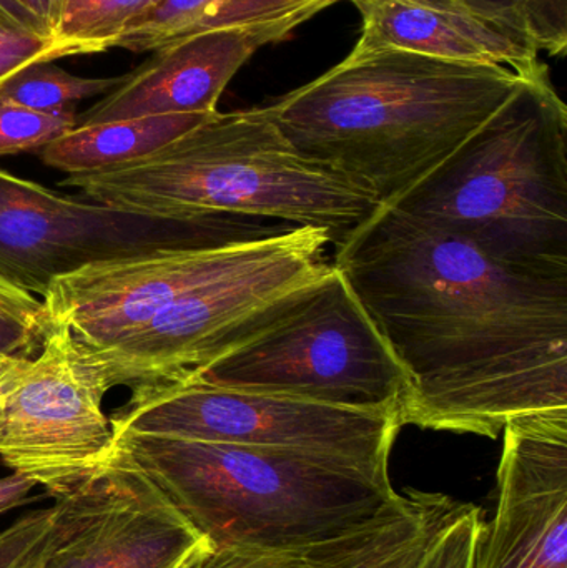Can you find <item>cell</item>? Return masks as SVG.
<instances>
[{"mask_svg":"<svg viewBox=\"0 0 567 568\" xmlns=\"http://www.w3.org/2000/svg\"><path fill=\"white\" fill-rule=\"evenodd\" d=\"M332 263L408 377L402 426L496 439L567 409V276L503 265L385 205Z\"/></svg>","mask_w":567,"mask_h":568,"instance_id":"1","label":"cell"},{"mask_svg":"<svg viewBox=\"0 0 567 568\" xmlns=\"http://www.w3.org/2000/svg\"><path fill=\"white\" fill-rule=\"evenodd\" d=\"M528 73L355 45L269 109L302 155L389 206L485 125Z\"/></svg>","mask_w":567,"mask_h":568,"instance_id":"2","label":"cell"},{"mask_svg":"<svg viewBox=\"0 0 567 568\" xmlns=\"http://www.w3.org/2000/svg\"><path fill=\"white\" fill-rule=\"evenodd\" d=\"M215 550L308 552L365 529L398 497L389 474L300 450L115 434Z\"/></svg>","mask_w":567,"mask_h":568,"instance_id":"3","label":"cell"},{"mask_svg":"<svg viewBox=\"0 0 567 568\" xmlns=\"http://www.w3.org/2000/svg\"><path fill=\"white\" fill-rule=\"evenodd\" d=\"M102 205L172 220H276L325 230L338 246L379 203L298 152L269 106L213 113L152 155L60 182Z\"/></svg>","mask_w":567,"mask_h":568,"instance_id":"4","label":"cell"},{"mask_svg":"<svg viewBox=\"0 0 567 568\" xmlns=\"http://www.w3.org/2000/svg\"><path fill=\"white\" fill-rule=\"evenodd\" d=\"M389 206L503 265L567 276V106L548 67Z\"/></svg>","mask_w":567,"mask_h":568,"instance_id":"5","label":"cell"},{"mask_svg":"<svg viewBox=\"0 0 567 568\" xmlns=\"http://www.w3.org/2000/svg\"><path fill=\"white\" fill-rule=\"evenodd\" d=\"M192 379L398 416L409 393L402 364L333 263Z\"/></svg>","mask_w":567,"mask_h":568,"instance_id":"6","label":"cell"},{"mask_svg":"<svg viewBox=\"0 0 567 568\" xmlns=\"http://www.w3.org/2000/svg\"><path fill=\"white\" fill-rule=\"evenodd\" d=\"M325 230L290 226L265 235L232 272L200 284L105 349L83 353L107 390L192 379L266 311L330 268Z\"/></svg>","mask_w":567,"mask_h":568,"instance_id":"7","label":"cell"},{"mask_svg":"<svg viewBox=\"0 0 567 568\" xmlns=\"http://www.w3.org/2000/svg\"><path fill=\"white\" fill-rule=\"evenodd\" d=\"M113 434L300 450L389 474L402 429L392 410L356 409L186 379L139 387L110 417Z\"/></svg>","mask_w":567,"mask_h":568,"instance_id":"8","label":"cell"},{"mask_svg":"<svg viewBox=\"0 0 567 568\" xmlns=\"http://www.w3.org/2000/svg\"><path fill=\"white\" fill-rule=\"evenodd\" d=\"M242 220H172L57 195L0 170V278L45 296L60 276L160 250L213 245L266 233Z\"/></svg>","mask_w":567,"mask_h":568,"instance_id":"9","label":"cell"},{"mask_svg":"<svg viewBox=\"0 0 567 568\" xmlns=\"http://www.w3.org/2000/svg\"><path fill=\"white\" fill-rule=\"evenodd\" d=\"M109 393L63 324L23 364L0 404V460L13 474L63 496L99 473L115 450Z\"/></svg>","mask_w":567,"mask_h":568,"instance_id":"10","label":"cell"},{"mask_svg":"<svg viewBox=\"0 0 567 568\" xmlns=\"http://www.w3.org/2000/svg\"><path fill=\"white\" fill-rule=\"evenodd\" d=\"M209 540L119 450L57 497L37 568H190Z\"/></svg>","mask_w":567,"mask_h":568,"instance_id":"11","label":"cell"},{"mask_svg":"<svg viewBox=\"0 0 567 568\" xmlns=\"http://www.w3.org/2000/svg\"><path fill=\"white\" fill-rule=\"evenodd\" d=\"M495 516L473 568H567V409L503 429Z\"/></svg>","mask_w":567,"mask_h":568,"instance_id":"12","label":"cell"},{"mask_svg":"<svg viewBox=\"0 0 567 568\" xmlns=\"http://www.w3.org/2000/svg\"><path fill=\"white\" fill-rule=\"evenodd\" d=\"M282 27H243L199 33L153 50L152 55L95 105L77 115V125L142 116L212 115L240 69L260 47L290 36Z\"/></svg>","mask_w":567,"mask_h":568,"instance_id":"13","label":"cell"},{"mask_svg":"<svg viewBox=\"0 0 567 568\" xmlns=\"http://www.w3.org/2000/svg\"><path fill=\"white\" fill-rule=\"evenodd\" d=\"M362 17L360 49H398L528 73L541 63L533 43L466 13L423 0H350Z\"/></svg>","mask_w":567,"mask_h":568,"instance_id":"14","label":"cell"},{"mask_svg":"<svg viewBox=\"0 0 567 568\" xmlns=\"http://www.w3.org/2000/svg\"><path fill=\"white\" fill-rule=\"evenodd\" d=\"M456 506L445 494H398L365 529L313 550L308 568H415Z\"/></svg>","mask_w":567,"mask_h":568,"instance_id":"15","label":"cell"},{"mask_svg":"<svg viewBox=\"0 0 567 568\" xmlns=\"http://www.w3.org/2000/svg\"><path fill=\"white\" fill-rule=\"evenodd\" d=\"M340 0H160L117 40L115 49L153 52L179 40L222 29L293 30Z\"/></svg>","mask_w":567,"mask_h":568,"instance_id":"16","label":"cell"},{"mask_svg":"<svg viewBox=\"0 0 567 568\" xmlns=\"http://www.w3.org/2000/svg\"><path fill=\"white\" fill-rule=\"evenodd\" d=\"M212 115L185 113L77 125L39 150L40 160L67 175L119 169L152 155Z\"/></svg>","mask_w":567,"mask_h":568,"instance_id":"17","label":"cell"},{"mask_svg":"<svg viewBox=\"0 0 567 568\" xmlns=\"http://www.w3.org/2000/svg\"><path fill=\"white\" fill-rule=\"evenodd\" d=\"M466 13L528 40L538 52L567 49V0H423Z\"/></svg>","mask_w":567,"mask_h":568,"instance_id":"18","label":"cell"},{"mask_svg":"<svg viewBox=\"0 0 567 568\" xmlns=\"http://www.w3.org/2000/svg\"><path fill=\"white\" fill-rule=\"evenodd\" d=\"M160 0H65L53 39L67 55L115 49L117 40Z\"/></svg>","mask_w":567,"mask_h":568,"instance_id":"19","label":"cell"},{"mask_svg":"<svg viewBox=\"0 0 567 568\" xmlns=\"http://www.w3.org/2000/svg\"><path fill=\"white\" fill-rule=\"evenodd\" d=\"M120 77L73 75L52 62H37L13 73L0 85V102L43 113L70 112L77 103L112 92Z\"/></svg>","mask_w":567,"mask_h":568,"instance_id":"20","label":"cell"},{"mask_svg":"<svg viewBox=\"0 0 567 568\" xmlns=\"http://www.w3.org/2000/svg\"><path fill=\"white\" fill-rule=\"evenodd\" d=\"M52 329L43 300L0 278V356L32 359Z\"/></svg>","mask_w":567,"mask_h":568,"instance_id":"21","label":"cell"},{"mask_svg":"<svg viewBox=\"0 0 567 568\" xmlns=\"http://www.w3.org/2000/svg\"><path fill=\"white\" fill-rule=\"evenodd\" d=\"M485 516L475 504L458 503L415 568H473Z\"/></svg>","mask_w":567,"mask_h":568,"instance_id":"22","label":"cell"},{"mask_svg":"<svg viewBox=\"0 0 567 568\" xmlns=\"http://www.w3.org/2000/svg\"><path fill=\"white\" fill-rule=\"evenodd\" d=\"M75 110L43 113L0 102V156L42 150L77 126Z\"/></svg>","mask_w":567,"mask_h":568,"instance_id":"23","label":"cell"},{"mask_svg":"<svg viewBox=\"0 0 567 568\" xmlns=\"http://www.w3.org/2000/svg\"><path fill=\"white\" fill-rule=\"evenodd\" d=\"M53 506L37 509L10 524L0 532V568H23L29 566L52 524Z\"/></svg>","mask_w":567,"mask_h":568,"instance_id":"24","label":"cell"},{"mask_svg":"<svg viewBox=\"0 0 567 568\" xmlns=\"http://www.w3.org/2000/svg\"><path fill=\"white\" fill-rule=\"evenodd\" d=\"M65 57L69 55L53 37L0 30V85L27 65Z\"/></svg>","mask_w":567,"mask_h":568,"instance_id":"25","label":"cell"},{"mask_svg":"<svg viewBox=\"0 0 567 568\" xmlns=\"http://www.w3.org/2000/svg\"><path fill=\"white\" fill-rule=\"evenodd\" d=\"M313 550L308 552L213 550L190 568H308Z\"/></svg>","mask_w":567,"mask_h":568,"instance_id":"26","label":"cell"},{"mask_svg":"<svg viewBox=\"0 0 567 568\" xmlns=\"http://www.w3.org/2000/svg\"><path fill=\"white\" fill-rule=\"evenodd\" d=\"M0 30L52 37L40 17L19 0H0Z\"/></svg>","mask_w":567,"mask_h":568,"instance_id":"27","label":"cell"},{"mask_svg":"<svg viewBox=\"0 0 567 568\" xmlns=\"http://www.w3.org/2000/svg\"><path fill=\"white\" fill-rule=\"evenodd\" d=\"M36 484L19 474L0 477V516L22 506Z\"/></svg>","mask_w":567,"mask_h":568,"instance_id":"28","label":"cell"},{"mask_svg":"<svg viewBox=\"0 0 567 568\" xmlns=\"http://www.w3.org/2000/svg\"><path fill=\"white\" fill-rule=\"evenodd\" d=\"M63 3L65 0H32L33 9L37 16L42 20L45 29L49 30L50 36L53 37L57 23H59L60 16H62Z\"/></svg>","mask_w":567,"mask_h":568,"instance_id":"29","label":"cell"},{"mask_svg":"<svg viewBox=\"0 0 567 568\" xmlns=\"http://www.w3.org/2000/svg\"><path fill=\"white\" fill-rule=\"evenodd\" d=\"M27 361L29 359H23V357L0 356V394L6 390L10 381L22 369Z\"/></svg>","mask_w":567,"mask_h":568,"instance_id":"30","label":"cell"},{"mask_svg":"<svg viewBox=\"0 0 567 568\" xmlns=\"http://www.w3.org/2000/svg\"><path fill=\"white\" fill-rule=\"evenodd\" d=\"M19 2L22 3V6L29 7L30 10H33V12H36V9H33L32 6V0H19Z\"/></svg>","mask_w":567,"mask_h":568,"instance_id":"31","label":"cell"},{"mask_svg":"<svg viewBox=\"0 0 567 568\" xmlns=\"http://www.w3.org/2000/svg\"><path fill=\"white\" fill-rule=\"evenodd\" d=\"M40 549H42V547H40ZM37 559H39V554H37L36 559H33L32 562L29 564V566H26L23 568H37Z\"/></svg>","mask_w":567,"mask_h":568,"instance_id":"32","label":"cell"},{"mask_svg":"<svg viewBox=\"0 0 567 568\" xmlns=\"http://www.w3.org/2000/svg\"><path fill=\"white\" fill-rule=\"evenodd\" d=\"M2 397H3V393L0 394V404H2Z\"/></svg>","mask_w":567,"mask_h":568,"instance_id":"33","label":"cell"}]
</instances>
